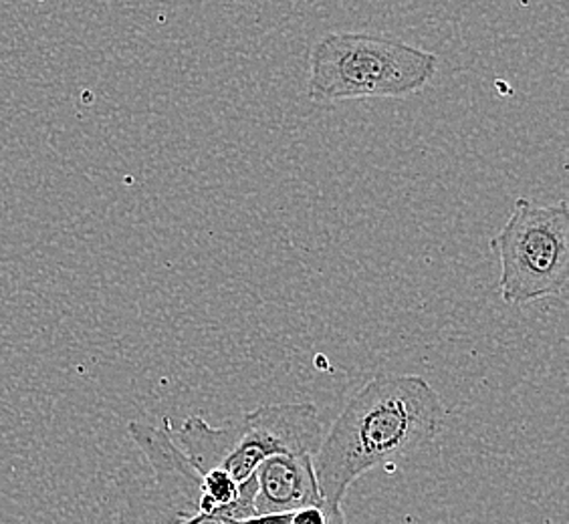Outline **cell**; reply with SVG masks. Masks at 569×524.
Here are the masks:
<instances>
[{"label":"cell","instance_id":"cell-5","mask_svg":"<svg viewBox=\"0 0 569 524\" xmlns=\"http://www.w3.org/2000/svg\"><path fill=\"white\" fill-rule=\"evenodd\" d=\"M128 432L153 472L148 524L187 523L204 513V476L176 444L170 426L130 422Z\"/></svg>","mask_w":569,"mask_h":524},{"label":"cell","instance_id":"cell-6","mask_svg":"<svg viewBox=\"0 0 569 524\" xmlns=\"http://www.w3.org/2000/svg\"><path fill=\"white\" fill-rule=\"evenodd\" d=\"M254 514L297 513L309 506H323L313 456L281 454L264 460L254 472Z\"/></svg>","mask_w":569,"mask_h":524},{"label":"cell","instance_id":"cell-7","mask_svg":"<svg viewBox=\"0 0 569 524\" xmlns=\"http://www.w3.org/2000/svg\"><path fill=\"white\" fill-rule=\"evenodd\" d=\"M291 524H329L328 513L323 506H309L293 513Z\"/></svg>","mask_w":569,"mask_h":524},{"label":"cell","instance_id":"cell-9","mask_svg":"<svg viewBox=\"0 0 569 524\" xmlns=\"http://www.w3.org/2000/svg\"><path fill=\"white\" fill-rule=\"evenodd\" d=\"M180 524H232V521L224 518V516H220V514H210V516L198 514V516L190 518V521H187V523Z\"/></svg>","mask_w":569,"mask_h":524},{"label":"cell","instance_id":"cell-1","mask_svg":"<svg viewBox=\"0 0 569 524\" xmlns=\"http://www.w3.org/2000/svg\"><path fill=\"white\" fill-rule=\"evenodd\" d=\"M442 420V400L425 377L376 375L346 404L313 456L323 506L340 511L360 476L427 449Z\"/></svg>","mask_w":569,"mask_h":524},{"label":"cell","instance_id":"cell-8","mask_svg":"<svg viewBox=\"0 0 569 524\" xmlns=\"http://www.w3.org/2000/svg\"><path fill=\"white\" fill-rule=\"evenodd\" d=\"M293 513H281V514H254L249 518H242L232 524H291Z\"/></svg>","mask_w":569,"mask_h":524},{"label":"cell","instance_id":"cell-3","mask_svg":"<svg viewBox=\"0 0 569 524\" xmlns=\"http://www.w3.org/2000/svg\"><path fill=\"white\" fill-rule=\"evenodd\" d=\"M172 437L202 474L222 470L242 484L264 460L281 454L316 456L323 442V424L318 407L309 402L267 404L220 427L192 415Z\"/></svg>","mask_w":569,"mask_h":524},{"label":"cell","instance_id":"cell-4","mask_svg":"<svg viewBox=\"0 0 569 524\" xmlns=\"http://www.w3.org/2000/svg\"><path fill=\"white\" fill-rule=\"evenodd\" d=\"M491 252L499 262L505 305L527 306L563 295L569 283L568 202L536 204L517 198Z\"/></svg>","mask_w":569,"mask_h":524},{"label":"cell","instance_id":"cell-2","mask_svg":"<svg viewBox=\"0 0 569 524\" xmlns=\"http://www.w3.org/2000/svg\"><path fill=\"white\" fill-rule=\"evenodd\" d=\"M440 59L388 34L328 33L309 56L307 95L318 103L408 98L437 77Z\"/></svg>","mask_w":569,"mask_h":524}]
</instances>
